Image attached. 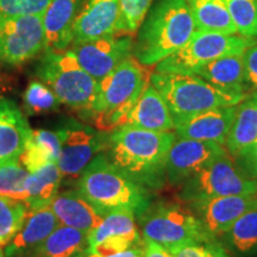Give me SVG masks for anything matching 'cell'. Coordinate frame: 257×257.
<instances>
[{
	"label": "cell",
	"mask_w": 257,
	"mask_h": 257,
	"mask_svg": "<svg viewBox=\"0 0 257 257\" xmlns=\"http://www.w3.org/2000/svg\"><path fill=\"white\" fill-rule=\"evenodd\" d=\"M119 21V0H87L74 24L73 43L123 36Z\"/></svg>",
	"instance_id": "15"
},
{
	"label": "cell",
	"mask_w": 257,
	"mask_h": 257,
	"mask_svg": "<svg viewBox=\"0 0 257 257\" xmlns=\"http://www.w3.org/2000/svg\"><path fill=\"white\" fill-rule=\"evenodd\" d=\"M194 31L185 0H155L137 31L134 56L143 66H155L184 47Z\"/></svg>",
	"instance_id": "1"
},
{
	"label": "cell",
	"mask_w": 257,
	"mask_h": 257,
	"mask_svg": "<svg viewBox=\"0 0 257 257\" xmlns=\"http://www.w3.org/2000/svg\"><path fill=\"white\" fill-rule=\"evenodd\" d=\"M36 74L40 81L55 93L61 104L86 113L92 108L99 81L82 69L69 49L44 51Z\"/></svg>",
	"instance_id": "6"
},
{
	"label": "cell",
	"mask_w": 257,
	"mask_h": 257,
	"mask_svg": "<svg viewBox=\"0 0 257 257\" xmlns=\"http://www.w3.org/2000/svg\"><path fill=\"white\" fill-rule=\"evenodd\" d=\"M105 257H144V244H137L126 250Z\"/></svg>",
	"instance_id": "40"
},
{
	"label": "cell",
	"mask_w": 257,
	"mask_h": 257,
	"mask_svg": "<svg viewBox=\"0 0 257 257\" xmlns=\"http://www.w3.org/2000/svg\"><path fill=\"white\" fill-rule=\"evenodd\" d=\"M32 130L14 101L0 98V165L18 160Z\"/></svg>",
	"instance_id": "20"
},
{
	"label": "cell",
	"mask_w": 257,
	"mask_h": 257,
	"mask_svg": "<svg viewBox=\"0 0 257 257\" xmlns=\"http://www.w3.org/2000/svg\"><path fill=\"white\" fill-rule=\"evenodd\" d=\"M29 172L18 160L0 165V195L28 205L25 181Z\"/></svg>",
	"instance_id": "30"
},
{
	"label": "cell",
	"mask_w": 257,
	"mask_h": 257,
	"mask_svg": "<svg viewBox=\"0 0 257 257\" xmlns=\"http://www.w3.org/2000/svg\"><path fill=\"white\" fill-rule=\"evenodd\" d=\"M237 32L240 36L257 37V4L255 0H225Z\"/></svg>",
	"instance_id": "32"
},
{
	"label": "cell",
	"mask_w": 257,
	"mask_h": 257,
	"mask_svg": "<svg viewBox=\"0 0 257 257\" xmlns=\"http://www.w3.org/2000/svg\"><path fill=\"white\" fill-rule=\"evenodd\" d=\"M243 61L248 93L249 91H257V42L244 51Z\"/></svg>",
	"instance_id": "37"
},
{
	"label": "cell",
	"mask_w": 257,
	"mask_h": 257,
	"mask_svg": "<svg viewBox=\"0 0 257 257\" xmlns=\"http://www.w3.org/2000/svg\"><path fill=\"white\" fill-rule=\"evenodd\" d=\"M155 0H119L120 35L134 36Z\"/></svg>",
	"instance_id": "34"
},
{
	"label": "cell",
	"mask_w": 257,
	"mask_h": 257,
	"mask_svg": "<svg viewBox=\"0 0 257 257\" xmlns=\"http://www.w3.org/2000/svg\"><path fill=\"white\" fill-rule=\"evenodd\" d=\"M169 253L173 257H230L220 245L213 242L188 244Z\"/></svg>",
	"instance_id": "36"
},
{
	"label": "cell",
	"mask_w": 257,
	"mask_h": 257,
	"mask_svg": "<svg viewBox=\"0 0 257 257\" xmlns=\"http://www.w3.org/2000/svg\"><path fill=\"white\" fill-rule=\"evenodd\" d=\"M193 75L204 79L223 91L248 94L244 75L243 54L219 57L195 70Z\"/></svg>",
	"instance_id": "22"
},
{
	"label": "cell",
	"mask_w": 257,
	"mask_h": 257,
	"mask_svg": "<svg viewBox=\"0 0 257 257\" xmlns=\"http://www.w3.org/2000/svg\"><path fill=\"white\" fill-rule=\"evenodd\" d=\"M0 257H6V256H5L4 246H2V245H0Z\"/></svg>",
	"instance_id": "41"
},
{
	"label": "cell",
	"mask_w": 257,
	"mask_h": 257,
	"mask_svg": "<svg viewBox=\"0 0 257 257\" xmlns=\"http://www.w3.org/2000/svg\"><path fill=\"white\" fill-rule=\"evenodd\" d=\"M49 206L61 224L87 233L96 229L107 213V211L92 204L78 189L57 193Z\"/></svg>",
	"instance_id": "18"
},
{
	"label": "cell",
	"mask_w": 257,
	"mask_h": 257,
	"mask_svg": "<svg viewBox=\"0 0 257 257\" xmlns=\"http://www.w3.org/2000/svg\"><path fill=\"white\" fill-rule=\"evenodd\" d=\"M61 225L50 206L29 210L23 226L5 248L6 257L31 256L50 233Z\"/></svg>",
	"instance_id": "17"
},
{
	"label": "cell",
	"mask_w": 257,
	"mask_h": 257,
	"mask_svg": "<svg viewBox=\"0 0 257 257\" xmlns=\"http://www.w3.org/2000/svg\"><path fill=\"white\" fill-rule=\"evenodd\" d=\"M86 0H53L42 15L47 50H67L73 43V29Z\"/></svg>",
	"instance_id": "19"
},
{
	"label": "cell",
	"mask_w": 257,
	"mask_h": 257,
	"mask_svg": "<svg viewBox=\"0 0 257 257\" xmlns=\"http://www.w3.org/2000/svg\"><path fill=\"white\" fill-rule=\"evenodd\" d=\"M61 154L59 131L32 130L31 137L18 161L29 173L36 172L49 163H56Z\"/></svg>",
	"instance_id": "26"
},
{
	"label": "cell",
	"mask_w": 257,
	"mask_h": 257,
	"mask_svg": "<svg viewBox=\"0 0 257 257\" xmlns=\"http://www.w3.org/2000/svg\"><path fill=\"white\" fill-rule=\"evenodd\" d=\"M25 110L30 114L57 110L61 104L55 93L42 81H32L24 93Z\"/></svg>",
	"instance_id": "33"
},
{
	"label": "cell",
	"mask_w": 257,
	"mask_h": 257,
	"mask_svg": "<svg viewBox=\"0 0 257 257\" xmlns=\"http://www.w3.org/2000/svg\"><path fill=\"white\" fill-rule=\"evenodd\" d=\"M237 105L216 107L201 112L194 117L176 125L175 134L179 138L216 142L225 146L236 117Z\"/></svg>",
	"instance_id": "16"
},
{
	"label": "cell",
	"mask_w": 257,
	"mask_h": 257,
	"mask_svg": "<svg viewBox=\"0 0 257 257\" xmlns=\"http://www.w3.org/2000/svg\"><path fill=\"white\" fill-rule=\"evenodd\" d=\"M107 238H124L134 244H141L140 232L135 223V212L127 208L107 211L102 223L88 233V249Z\"/></svg>",
	"instance_id": "27"
},
{
	"label": "cell",
	"mask_w": 257,
	"mask_h": 257,
	"mask_svg": "<svg viewBox=\"0 0 257 257\" xmlns=\"http://www.w3.org/2000/svg\"><path fill=\"white\" fill-rule=\"evenodd\" d=\"M225 237L236 252L242 255L257 253V208L240 217Z\"/></svg>",
	"instance_id": "29"
},
{
	"label": "cell",
	"mask_w": 257,
	"mask_h": 257,
	"mask_svg": "<svg viewBox=\"0 0 257 257\" xmlns=\"http://www.w3.org/2000/svg\"><path fill=\"white\" fill-rule=\"evenodd\" d=\"M62 182L57 163H49L36 172L29 173L25 189L28 193V208L37 210L49 206L50 202L59 193V188Z\"/></svg>",
	"instance_id": "28"
},
{
	"label": "cell",
	"mask_w": 257,
	"mask_h": 257,
	"mask_svg": "<svg viewBox=\"0 0 257 257\" xmlns=\"http://www.w3.org/2000/svg\"><path fill=\"white\" fill-rule=\"evenodd\" d=\"M152 74L131 55L99 81L94 102L87 112L99 131L110 134L125 125L134 105L150 83Z\"/></svg>",
	"instance_id": "3"
},
{
	"label": "cell",
	"mask_w": 257,
	"mask_h": 257,
	"mask_svg": "<svg viewBox=\"0 0 257 257\" xmlns=\"http://www.w3.org/2000/svg\"><path fill=\"white\" fill-rule=\"evenodd\" d=\"M194 21L195 31L236 35L237 29L225 0H185Z\"/></svg>",
	"instance_id": "25"
},
{
	"label": "cell",
	"mask_w": 257,
	"mask_h": 257,
	"mask_svg": "<svg viewBox=\"0 0 257 257\" xmlns=\"http://www.w3.org/2000/svg\"><path fill=\"white\" fill-rule=\"evenodd\" d=\"M140 226L144 240H153L167 251L195 243L213 242L197 214L179 204L160 202L140 213Z\"/></svg>",
	"instance_id": "7"
},
{
	"label": "cell",
	"mask_w": 257,
	"mask_h": 257,
	"mask_svg": "<svg viewBox=\"0 0 257 257\" xmlns=\"http://www.w3.org/2000/svg\"><path fill=\"white\" fill-rule=\"evenodd\" d=\"M192 205L207 232L218 238L224 237L246 212L257 208V193L207 199L192 202Z\"/></svg>",
	"instance_id": "14"
},
{
	"label": "cell",
	"mask_w": 257,
	"mask_h": 257,
	"mask_svg": "<svg viewBox=\"0 0 257 257\" xmlns=\"http://www.w3.org/2000/svg\"><path fill=\"white\" fill-rule=\"evenodd\" d=\"M76 184L83 197L104 211L127 208L135 213H142L149 206L142 185L101 154L89 162Z\"/></svg>",
	"instance_id": "5"
},
{
	"label": "cell",
	"mask_w": 257,
	"mask_h": 257,
	"mask_svg": "<svg viewBox=\"0 0 257 257\" xmlns=\"http://www.w3.org/2000/svg\"><path fill=\"white\" fill-rule=\"evenodd\" d=\"M233 159L246 175L257 180V141Z\"/></svg>",
	"instance_id": "38"
},
{
	"label": "cell",
	"mask_w": 257,
	"mask_h": 257,
	"mask_svg": "<svg viewBox=\"0 0 257 257\" xmlns=\"http://www.w3.org/2000/svg\"><path fill=\"white\" fill-rule=\"evenodd\" d=\"M61 154L57 166L62 180L78 181L89 162L107 148V133L72 121L60 128Z\"/></svg>",
	"instance_id": "11"
},
{
	"label": "cell",
	"mask_w": 257,
	"mask_h": 257,
	"mask_svg": "<svg viewBox=\"0 0 257 257\" xmlns=\"http://www.w3.org/2000/svg\"><path fill=\"white\" fill-rule=\"evenodd\" d=\"M255 193H257V180L246 175L229 154L185 181L180 197L192 204L226 195Z\"/></svg>",
	"instance_id": "9"
},
{
	"label": "cell",
	"mask_w": 257,
	"mask_h": 257,
	"mask_svg": "<svg viewBox=\"0 0 257 257\" xmlns=\"http://www.w3.org/2000/svg\"><path fill=\"white\" fill-rule=\"evenodd\" d=\"M144 257H173L162 245L153 240H144Z\"/></svg>",
	"instance_id": "39"
},
{
	"label": "cell",
	"mask_w": 257,
	"mask_h": 257,
	"mask_svg": "<svg viewBox=\"0 0 257 257\" xmlns=\"http://www.w3.org/2000/svg\"><path fill=\"white\" fill-rule=\"evenodd\" d=\"M226 155L229 152L219 143L176 137L167 155L166 176L172 185H181L205 167Z\"/></svg>",
	"instance_id": "12"
},
{
	"label": "cell",
	"mask_w": 257,
	"mask_h": 257,
	"mask_svg": "<svg viewBox=\"0 0 257 257\" xmlns=\"http://www.w3.org/2000/svg\"><path fill=\"white\" fill-rule=\"evenodd\" d=\"M53 0H0V16H42Z\"/></svg>",
	"instance_id": "35"
},
{
	"label": "cell",
	"mask_w": 257,
	"mask_h": 257,
	"mask_svg": "<svg viewBox=\"0 0 257 257\" xmlns=\"http://www.w3.org/2000/svg\"><path fill=\"white\" fill-rule=\"evenodd\" d=\"M46 50L42 16H0V62L19 66Z\"/></svg>",
	"instance_id": "10"
},
{
	"label": "cell",
	"mask_w": 257,
	"mask_h": 257,
	"mask_svg": "<svg viewBox=\"0 0 257 257\" xmlns=\"http://www.w3.org/2000/svg\"><path fill=\"white\" fill-rule=\"evenodd\" d=\"M28 206L0 195V245L6 246L23 226Z\"/></svg>",
	"instance_id": "31"
},
{
	"label": "cell",
	"mask_w": 257,
	"mask_h": 257,
	"mask_svg": "<svg viewBox=\"0 0 257 257\" xmlns=\"http://www.w3.org/2000/svg\"><path fill=\"white\" fill-rule=\"evenodd\" d=\"M87 249V232L61 224L31 257H86Z\"/></svg>",
	"instance_id": "24"
},
{
	"label": "cell",
	"mask_w": 257,
	"mask_h": 257,
	"mask_svg": "<svg viewBox=\"0 0 257 257\" xmlns=\"http://www.w3.org/2000/svg\"><path fill=\"white\" fill-rule=\"evenodd\" d=\"M150 82L165 99L176 125L201 112L238 105L246 94L223 91L193 74H152Z\"/></svg>",
	"instance_id": "4"
},
{
	"label": "cell",
	"mask_w": 257,
	"mask_h": 257,
	"mask_svg": "<svg viewBox=\"0 0 257 257\" xmlns=\"http://www.w3.org/2000/svg\"><path fill=\"white\" fill-rule=\"evenodd\" d=\"M256 141L257 91H252L237 105L236 117L225 146L230 155L236 157Z\"/></svg>",
	"instance_id": "23"
},
{
	"label": "cell",
	"mask_w": 257,
	"mask_h": 257,
	"mask_svg": "<svg viewBox=\"0 0 257 257\" xmlns=\"http://www.w3.org/2000/svg\"><path fill=\"white\" fill-rule=\"evenodd\" d=\"M175 140L173 131H150L123 125L108 134L107 157L138 184L153 182L157 175L165 173L167 155Z\"/></svg>",
	"instance_id": "2"
},
{
	"label": "cell",
	"mask_w": 257,
	"mask_h": 257,
	"mask_svg": "<svg viewBox=\"0 0 257 257\" xmlns=\"http://www.w3.org/2000/svg\"><path fill=\"white\" fill-rule=\"evenodd\" d=\"M125 125L150 131L175 130L174 120L168 106L152 82L147 86L134 105Z\"/></svg>",
	"instance_id": "21"
},
{
	"label": "cell",
	"mask_w": 257,
	"mask_h": 257,
	"mask_svg": "<svg viewBox=\"0 0 257 257\" xmlns=\"http://www.w3.org/2000/svg\"><path fill=\"white\" fill-rule=\"evenodd\" d=\"M134 44L133 36L123 35L73 43L69 50L75 55L82 69L96 81H100L121 61L133 55Z\"/></svg>",
	"instance_id": "13"
},
{
	"label": "cell",
	"mask_w": 257,
	"mask_h": 257,
	"mask_svg": "<svg viewBox=\"0 0 257 257\" xmlns=\"http://www.w3.org/2000/svg\"><path fill=\"white\" fill-rule=\"evenodd\" d=\"M255 42L256 38L244 37L239 34L194 31L184 47L156 64L155 72L193 74L219 57L244 54Z\"/></svg>",
	"instance_id": "8"
},
{
	"label": "cell",
	"mask_w": 257,
	"mask_h": 257,
	"mask_svg": "<svg viewBox=\"0 0 257 257\" xmlns=\"http://www.w3.org/2000/svg\"><path fill=\"white\" fill-rule=\"evenodd\" d=\"M255 2H256V4H257V0H255Z\"/></svg>",
	"instance_id": "42"
}]
</instances>
